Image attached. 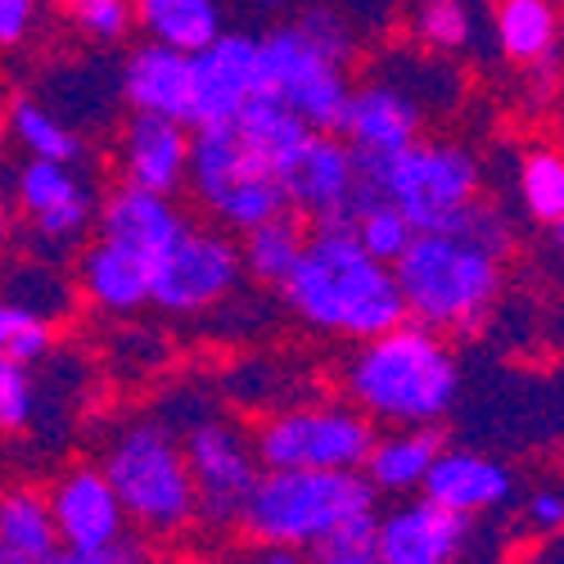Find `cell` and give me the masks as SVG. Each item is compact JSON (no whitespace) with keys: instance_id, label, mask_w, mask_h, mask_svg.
I'll list each match as a JSON object with an SVG mask.
<instances>
[{"instance_id":"1","label":"cell","mask_w":564,"mask_h":564,"mask_svg":"<svg viewBox=\"0 0 564 564\" xmlns=\"http://www.w3.org/2000/svg\"><path fill=\"white\" fill-rule=\"evenodd\" d=\"M280 299L312 335L339 344L380 339L411 321L398 267L375 258L352 226H312Z\"/></svg>"},{"instance_id":"2","label":"cell","mask_w":564,"mask_h":564,"mask_svg":"<svg viewBox=\"0 0 564 564\" xmlns=\"http://www.w3.org/2000/svg\"><path fill=\"white\" fill-rule=\"evenodd\" d=\"M339 384L352 406H361L384 430H438L460 398V361L447 335L420 321L352 344Z\"/></svg>"},{"instance_id":"3","label":"cell","mask_w":564,"mask_h":564,"mask_svg":"<svg viewBox=\"0 0 564 564\" xmlns=\"http://www.w3.org/2000/svg\"><path fill=\"white\" fill-rule=\"evenodd\" d=\"M375 484L361 469H267L258 479L240 533L258 546H375L380 510H375Z\"/></svg>"},{"instance_id":"4","label":"cell","mask_w":564,"mask_h":564,"mask_svg":"<svg viewBox=\"0 0 564 564\" xmlns=\"http://www.w3.org/2000/svg\"><path fill=\"white\" fill-rule=\"evenodd\" d=\"M100 465L127 506L131 529H140L145 538L172 542L204 524L185 438L163 415H131L113 425L100 447Z\"/></svg>"},{"instance_id":"5","label":"cell","mask_w":564,"mask_h":564,"mask_svg":"<svg viewBox=\"0 0 564 564\" xmlns=\"http://www.w3.org/2000/svg\"><path fill=\"white\" fill-rule=\"evenodd\" d=\"M406 316L438 335H475L506 290V258L456 226L420 230L398 262Z\"/></svg>"},{"instance_id":"6","label":"cell","mask_w":564,"mask_h":564,"mask_svg":"<svg viewBox=\"0 0 564 564\" xmlns=\"http://www.w3.org/2000/svg\"><path fill=\"white\" fill-rule=\"evenodd\" d=\"M361 181L370 195L398 204L420 230H443L484 199V172L475 150L443 135H420L415 145L389 159H361Z\"/></svg>"},{"instance_id":"7","label":"cell","mask_w":564,"mask_h":564,"mask_svg":"<svg viewBox=\"0 0 564 564\" xmlns=\"http://www.w3.org/2000/svg\"><path fill=\"white\" fill-rule=\"evenodd\" d=\"M191 199L213 226L245 235L280 213H290L280 172L249 145L235 122L195 127V163H191Z\"/></svg>"},{"instance_id":"8","label":"cell","mask_w":564,"mask_h":564,"mask_svg":"<svg viewBox=\"0 0 564 564\" xmlns=\"http://www.w3.org/2000/svg\"><path fill=\"white\" fill-rule=\"evenodd\" d=\"M10 208L19 217V245L28 258L68 262L90 245L100 226V199L77 172V163L23 159L10 172Z\"/></svg>"},{"instance_id":"9","label":"cell","mask_w":564,"mask_h":564,"mask_svg":"<svg viewBox=\"0 0 564 564\" xmlns=\"http://www.w3.org/2000/svg\"><path fill=\"white\" fill-rule=\"evenodd\" d=\"M253 438L267 469H366L380 425L348 398H316L275 406Z\"/></svg>"},{"instance_id":"10","label":"cell","mask_w":564,"mask_h":564,"mask_svg":"<svg viewBox=\"0 0 564 564\" xmlns=\"http://www.w3.org/2000/svg\"><path fill=\"white\" fill-rule=\"evenodd\" d=\"M185 438V456L195 469L199 488V514L204 529H240V514L267 475L258 438L221 411H195L181 425H172Z\"/></svg>"},{"instance_id":"11","label":"cell","mask_w":564,"mask_h":564,"mask_svg":"<svg viewBox=\"0 0 564 564\" xmlns=\"http://www.w3.org/2000/svg\"><path fill=\"white\" fill-rule=\"evenodd\" d=\"M262 36V86L285 100L312 131H339L357 82L344 64L325 59L299 32V23H275Z\"/></svg>"},{"instance_id":"12","label":"cell","mask_w":564,"mask_h":564,"mask_svg":"<svg viewBox=\"0 0 564 564\" xmlns=\"http://www.w3.org/2000/svg\"><path fill=\"white\" fill-rule=\"evenodd\" d=\"M240 240L221 226H191L154 262V307L163 316H204L240 294L245 280Z\"/></svg>"},{"instance_id":"13","label":"cell","mask_w":564,"mask_h":564,"mask_svg":"<svg viewBox=\"0 0 564 564\" xmlns=\"http://www.w3.org/2000/svg\"><path fill=\"white\" fill-rule=\"evenodd\" d=\"M290 213H299L307 226H352V213L366 195L361 181V154L339 131H312L303 150L280 167Z\"/></svg>"},{"instance_id":"14","label":"cell","mask_w":564,"mask_h":564,"mask_svg":"<svg viewBox=\"0 0 564 564\" xmlns=\"http://www.w3.org/2000/svg\"><path fill=\"white\" fill-rule=\"evenodd\" d=\"M118 181L140 185L154 195L191 191V163H195V127L163 113H127L118 131Z\"/></svg>"},{"instance_id":"15","label":"cell","mask_w":564,"mask_h":564,"mask_svg":"<svg viewBox=\"0 0 564 564\" xmlns=\"http://www.w3.org/2000/svg\"><path fill=\"white\" fill-rule=\"evenodd\" d=\"M262 90V36L226 28L195 55V127L235 122Z\"/></svg>"},{"instance_id":"16","label":"cell","mask_w":564,"mask_h":564,"mask_svg":"<svg viewBox=\"0 0 564 564\" xmlns=\"http://www.w3.org/2000/svg\"><path fill=\"white\" fill-rule=\"evenodd\" d=\"M51 510H55V524L64 546L90 551V546H113L127 538L131 520H127V506L113 488V479L105 475V465L96 460H82L68 465L51 479Z\"/></svg>"},{"instance_id":"17","label":"cell","mask_w":564,"mask_h":564,"mask_svg":"<svg viewBox=\"0 0 564 564\" xmlns=\"http://www.w3.org/2000/svg\"><path fill=\"white\" fill-rule=\"evenodd\" d=\"M469 538H475V520L420 492L380 514L375 551L384 555V564H447L469 546Z\"/></svg>"},{"instance_id":"18","label":"cell","mask_w":564,"mask_h":564,"mask_svg":"<svg viewBox=\"0 0 564 564\" xmlns=\"http://www.w3.org/2000/svg\"><path fill=\"white\" fill-rule=\"evenodd\" d=\"M118 86L127 113H163L195 127V55L140 41L118 64Z\"/></svg>"},{"instance_id":"19","label":"cell","mask_w":564,"mask_h":564,"mask_svg":"<svg viewBox=\"0 0 564 564\" xmlns=\"http://www.w3.org/2000/svg\"><path fill=\"white\" fill-rule=\"evenodd\" d=\"M191 226L195 221L185 217V208L172 195H154V191H140V185L118 181L113 191L100 199L96 235H105V240H113V245H127L145 262H159Z\"/></svg>"},{"instance_id":"20","label":"cell","mask_w":564,"mask_h":564,"mask_svg":"<svg viewBox=\"0 0 564 564\" xmlns=\"http://www.w3.org/2000/svg\"><path fill=\"white\" fill-rule=\"evenodd\" d=\"M77 290L82 299L105 316H135L154 307V262L96 235L77 253Z\"/></svg>"},{"instance_id":"21","label":"cell","mask_w":564,"mask_h":564,"mask_svg":"<svg viewBox=\"0 0 564 564\" xmlns=\"http://www.w3.org/2000/svg\"><path fill=\"white\" fill-rule=\"evenodd\" d=\"M425 497L465 514V520H484V514H497L514 501V469L475 447H447L425 484Z\"/></svg>"},{"instance_id":"22","label":"cell","mask_w":564,"mask_h":564,"mask_svg":"<svg viewBox=\"0 0 564 564\" xmlns=\"http://www.w3.org/2000/svg\"><path fill=\"white\" fill-rule=\"evenodd\" d=\"M64 538L51 510V492L14 484L0 497V564H55Z\"/></svg>"},{"instance_id":"23","label":"cell","mask_w":564,"mask_h":564,"mask_svg":"<svg viewBox=\"0 0 564 564\" xmlns=\"http://www.w3.org/2000/svg\"><path fill=\"white\" fill-rule=\"evenodd\" d=\"M443 452L447 447L438 430H389L375 438V452L361 475L380 497H420Z\"/></svg>"},{"instance_id":"24","label":"cell","mask_w":564,"mask_h":564,"mask_svg":"<svg viewBox=\"0 0 564 564\" xmlns=\"http://www.w3.org/2000/svg\"><path fill=\"white\" fill-rule=\"evenodd\" d=\"M564 19L555 0H497L492 6V41L520 68H546L560 55Z\"/></svg>"},{"instance_id":"25","label":"cell","mask_w":564,"mask_h":564,"mask_svg":"<svg viewBox=\"0 0 564 564\" xmlns=\"http://www.w3.org/2000/svg\"><path fill=\"white\" fill-rule=\"evenodd\" d=\"M484 28L492 32V14H484L479 0H406V36L430 55H475Z\"/></svg>"},{"instance_id":"26","label":"cell","mask_w":564,"mask_h":564,"mask_svg":"<svg viewBox=\"0 0 564 564\" xmlns=\"http://www.w3.org/2000/svg\"><path fill=\"white\" fill-rule=\"evenodd\" d=\"M135 28L145 41L199 55L226 32V6L221 0H135Z\"/></svg>"},{"instance_id":"27","label":"cell","mask_w":564,"mask_h":564,"mask_svg":"<svg viewBox=\"0 0 564 564\" xmlns=\"http://www.w3.org/2000/svg\"><path fill=\"white\" fill-rule=\"evenodd\" d=\"M312 226L299 213H280L253 230L240 235V253H245V271L253 285L262 290H285V280L294 275L303 249H307Z\"/></svg>"},{"instance_id":"28","label":"cell","mask_w":564,"mask_h":564,"mask_svg":"<svg viewBox=\"0 0 564 564\" xmlns=\"http://www.w3.org/2000/svg\"><path fill=\"white\" fill-rule=\"evenodd\" d=\"M6 122H10V140L19 145L23 159H55V163H82L86 159L82 131L68 118H59L41 96L19 90V96L10 100Z\"/></svg>"},{"instance_id":"29","label":"cell","mask_w":564,"mask_h":564,"mask_svg":"<svg viewBox=\"0 0 564 564\" xmlns=\"http://www.w3.org/2000/svg\"><path fill=\"white\" fill-rule=\"evenodd\" d=\"M235 127L249 135V145H253L275 172L285 167V163L303 150V140L312 135V127H307L285 100H280V96H271V90H262V96H258L240 118H235Z\"/></svg>"},{"instance_id":"30","label":"cell","mask_w":564,"mask_h":564,"mask_svg":"<svg viewBox=\"0 0 564 564\" xmlns=\"http://www.w3.org/2000/svg\"><path fill=\"white\" fill-rule=\"evenodd\" d=\"M73 294H82V290L64 275L59 262H41V258H28V253H19L10 262L6 303H23L32 312H45V316L64 321L73 312Z\"/></svg>"},{"instance_id":"31","label":"cell","mask_w":564,"mask_h":564,"mask_svg":"<svg viewBox=\"0 0 564 564\" xmlns=\"http://www.w3.org/2000/svg\"><path fill=\"white\" fill-rule=\"evenodd\" d=\"M514 191H520V204L533 221L555 230L564 221V150L555 145L524 150L520 172H514Z\"/></svg>"},{"instance_id":"32","label":"cell","mask_w":564,"mask_h":564,"mask_svg":"<svg viewBox=\"0 0 564 564\" xmlns=\"http://www.w3.org/2000/svg\"><path fill=\"white\" fill-rule=\"evenodd\" d=\"M352 235H357V240H361L375 258H380V262L398 267V262L411 253L420 226H415L398 204H389V199H380V195L366 191L361 204H357V213H352Z\"/></svg>"},{"instance_id":"33","label":"cell","mask_w":564,"mask_h":564,"mask_svg":"<svg viewBox=\"0 0 564 564\" xmlns=\"http://www.w3.org/2000/svg\"><path fill=\"white\" fill-rule=\"evenodd\" d=\"M59 339V321L32 312L23 303H6L0 307V352L6 361H23V366H41L45 357L55 352Z\"/></svg>"},{"instance_id":"34","label":"cell","mask_w":564,"mask_h":564,"mask_svg":"<svg viewBox=\"0 0 564 564\" xmlns=\"http://www.w3.org/2000/svg\"><path fill=\"white\" fill-rule=\"evenodd\" d=\"M294 23L325 59H335L344 68L357 64V41L361 36H357V23L348 19V10L339 6V0H307V6L294 14Z\"/></svg>"},{"instance_id":"35","label":"cell","mask_w":564,"mask_h":564,"mask_svg":"<svg viewBox=\"0 0 564 564\" xmlns=\"http://www.w3.org/2000/svg\"><path fill=\"white\" fill-rule=\"evenodd\" d=\"M41 375L23 361H0V425L6 434H28L41 420Z\"/></svg>"},{"instance_id":"36","label":"cell","mask_w":564,"mask_h":564,"mask_svg":"<svg viewBox=\"0 0 564 564\" xmlns=\"http://www.w3.org/2000/svg\"><path fill=\"white\" fill-rule=\"evenodd\" d=\"M73 23L82 28L86 41L96 45H118L135 28V0H96V6H77L68 10Z\"/></svg>"},{"instance_id":"37","label":"cell","mask_w":564,"mask_h":564,"mask_svg":"<svg viewBox=\"0 0 564 564\" xmlns=\"http://www.w3.org/2000/svg\"><path fill=\"white\" fill-rule=\"evenodd\" d=\"M524 529L538 538L564 533V484H542L524 501Z\"/></svg>"},{"instance_id":"38","label":"cell","mask_w":564,"mask_h":564,"mask_svg":"<svg viewBox=\"0 0 564 564\" xmlns=\"http://www.w3.org/2000/svg\"><path fill=\"white\" fill-rule=\"evenodd\" d=\"M41 19V0H0V45L19 51Z\"/></svg>"},{"instance_id":"39","label":"cell","mask_w":564,"mask_h":564,"mask_svg":"<svg viewBox=\"0 0 564 564\" xmlns=\"http://www.w3.org/2000/svg\"><path fill=\"white\" fill-rule=\"evenodd\" d=\"M55 564H145V551H140L135 538H122L113 546H90V551L64 546V555Z\"/></svg>"},{"instance_id":"40","label":"cell","mask_w":564,"mask_h":564,"mask_svg":"<svg viewBox=\"0 0 564 564\" xmlns=\"http://www.w3.org/2000/svg\"><path fill=\"white\" fill-rule=\"evenodd\" d=\"M312 564H384L375 546H325L312 555Z\"/></svg>"},{"instance_id":"41","label":"cell","mask_w":564,"mask_h":564,"mask_svg":"<svg viewBox=\"0 0 564 564\" xmlns=\"http://www.w3.org/2000/svg\"><path fill=\"white\" fill-rule=\"evenodd\" d=\"M258 564H312V555L294 546H258Z\"/></svg>"},{"instance_id":"42","label":"cell","mask_w":564,"mask_h":564,"mask_svg":"<svg viewBox=\"0 0 564 564\" xmlns=\"http://www.w3.org/2000/svg\"><path fill=\"white\" fill-rule=\"evenodd\" d=\"M529 564H564V533H555V538H542V542L533 546Z\"/></svg>"},{"instance_id":"43","label":"cell","mask_w":564,"mask_h":564,"mask_svg":"<svg viewBox=\"0 0 564 564\" xmlns=\"http://www.w3.org/2000/svg\"><path fill=\"white\" fill-rule=\"evenodd\" d=\"M249 6H258V10H285V6H294V0H249Z\"/></svg>"},{"instance_id":"44","label":"cell","mask_w":564,"mask_h":564,"mask_svg":"<svg viewBox=\"0 0 564 564\" xmlns=\"http://www.w3.org/2000/svg\"><path fill=\"white\" fill-rule=\"evenodd\" d=\"M555 249H560V258H564V221L555 226Z\"/></svg>"},{"instance_id":"45","label":"cell","mask_w":564,"mask_h":564,"mask_svg":"<svg viewBox=\"0 0 564 564\" xmlns=\"http://www.w3.org/2000/svg\"><path fill=\"white\" fill-rule=\"evenodd\" d=\"M77 6H96V0H68V10H77Z\"/></svg>"},{"instance_id":"46","label":"cell","mask_w":564,"mask_h":564,"mask_svg":"<svg viewBox=\"0 0 564 564\" xmlns=\"http://www.w3.org/2000/svg\"><path fill=\"white\" fill-rule=\"evenodd\" d=\"M447 564H456V560H447Z\"/></svg>"}]
</instances>
